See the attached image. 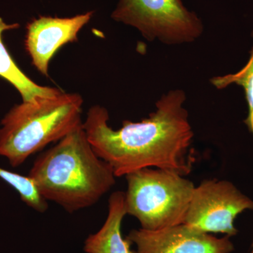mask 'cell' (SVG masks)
Wrapping results in <instances>:
<instances>
[{
    "label": "cell",
    "instance_id": "cell-1",
    "mask_svg": "<svg viewBox=\"0 0 253 253\" xmlns=\"http://www.w3.org/2000/svg\"><path fill=\"white\" fill-rule=\"evenodd\" d=\"M182 89H172L156 102V111L140 122L123 121L115 130L107 109L96 105L88 111L83 127L94 152L112 168L116 177L146 168L186 176L192 169L194 134L183 105Z\"/></svg>",
    "mask_w": 253,
    "mask_h": 253
},
{
    "label": "cell",
    "instance_id": "cell-2",
    "mask_svg": "<svg viewBox=\"0 0 253 253\" xmlns=\"http://www.w3.org/2000/svg\"><path fill=\"white\" fill-rule=\"evenodd\" d=\"M28 176L46 201L70 213L96 204L115 185L116 177L94 152L83 125L41 153Z\"/></svg>",
    "mask_w": 253,
    "mask_h": 253
},
{
    "label": "cell",
    "instance_id": "cell-3",
    "mask_svg": "<svg viewBox=\"0 0 253 253\" xmlns=\"http://www.w3.org/2000/svg\"><path fill=\"white\" fill-rule=\"evenodd\" d=\"M83 104L81 95L62 91L16 105L1 120L0 156L12 167L21 166L83 125Z\"/></svg>",
    "mask_w": 253,
    "mask_h": 253
},
{
    "label": "cell",
    "instance_id": "cell-4",
    "mask_svg": "<svg viewBox=\"0 0 253 253\" xmlns=\"http://www.w3.org/2000/svg\"><path fill=\"white\" fill-rule=\"evenodd\" d=\"M126 214L133 216L141 229L158 230L184 224L196 186L173 171L146 168L126 176Z\"/></svg>",
    "mask_w": 253,
    "mask_h": 253
},
{
    "label": "cell",
    "instance_id": "cell-5",
    "mask_svg": "<svg viewBox=\"0 0 253 253\" xmlns=\"http://www.w3.org/2000/svg\"><path fill=\"white\" fill-rule=\"evenodd\" d=\"M111 18L136 28L148 41L168 45L192 42L204 30L202 21L182 0H119Z\"/></svg>",
    "mask_w": 253,
    "mask_h": 253
},
{
    "label": "cell",
    "instance_id": "cell-6",
    "mask_svg": "<svg viewBox=\"0 0 253 253\" xmlns=\"http://www.w3.org/2000/svg\"><path fill=\"white\" fill-rule=\"evenodd\" d=\"M253 211V201L230 181L206 179L195 187L184 224L206 233L238 234L234 220L245 211Z\"/></svg>",
    "mask_w": 253,
    "mask_h": 253
},
{
    "label": "cell",
    "instance_id": "cell-7",
    "mask_svg": "<svg viewBox=\"0 0 253 253\" xmlns=\"http://www.w3.org/2000/svg\"><path fill=\"white\" fill-rule=\"evenodd\" d=\"M126 239L134 244V253H231L230 237L217 238L185 224L158 230H131Z\"/></svg>",
    "mask_w": 253,
    "mask_h": 253
},
{
    "label": "cell",
    "instance_id": "cell-8",
    "mask_svg": "<svg viewBox=\"0 0 253 253\" xmlns=\"http://www.w3.org/2000/svg\"><path fill=\"white\" fill-rule=\"evenodd\" d=\"M94 11L71 18L40 16L28 23L26 50L32 63L43 76H49V64L55 53L64 44L78 41L82 28L89 23Z\"/></svg>",
    "mask_w": 253,
    "mask_h": 253
},
{
    "label": "cell",
    "instance_id": "cell-9",
    "mask_svg": "<svg viewBox=\"0 0 253 253\" xmlns=\"http://www.w3.org/2000/svg\"><path fill=\"white\" fill-rule=\"evenodd\" d=\"M126 193L113 192L109 200V213L102 227L96 234H91L84 241L86 253H134L131 242L123 239L121 224L126 215Z\"/></svg>",
    "mask_w": 253,
    "mask_h": 253
},
{
    "label": "cell",
    "instance_id": "cell-10",
    "mask_svg": "<svg viewBox=\"0 0 253 253\" xmlns=\"http://www.w3.org/2000/svg\"><path fill=\"white\" fill-rule=\"evenodd\" d=\"M18 27L19 25L17 23L7 24L0 18V76L17 89L24 102L33 101L38 97L52 96L62 92L56 88L37 84L25 75L14 62L3 43L1 36L4 31Z\"/></svg>",
    "mask_w": 253,
    "mask_h": 253
},
{
    "label": "cell",
    "instance_id": "cell-11",
    "mask_svg": "<svg viewBox=\"0 0 253 253\" xmlns=\"http://www.w3.org/2000/svg\"><path fill=\"white\" fill-rule=\"evenodd\" d=\"M0 178L17 191L21 201L28 207L41 213L47 211L48 201L41 194L31 176L21 175L0 168Z\"/></svg>",
    "mask_w": 253,
    "mask_h": 253
},
{
    "label": "cell",
    "instance_id": "cell-12",
    "mask_svg": "<svg viewBox=\"0 0 253 253\" xmlns=\"http://www.w3.org/2000/svg\"><path fill=\"white\" fill-rule=\"evenodd\" d=\"M211 83L217 89H224L231 84L244 88L249 107V115L244 123L253 136V46L249 61L241 71L234 74L211 78Z\"/></svg>",
    "mask_w": 253,
    "mask_h": 253
},
{
    "label": "cell",
    "instance_id": "cell-13",
    "mask_svg": "<svg viewBox=\"0 0 253 253\" xmlns=\"http://www.w3.org/2000/svg\"><path fill=\"white\" fill-rule=\"evenodd\" d=\"M251 253H253V244H252V250H251Z\"/></svg>",
    "mask_w": 253,
    "mask_h": 253
}]
</instances>
